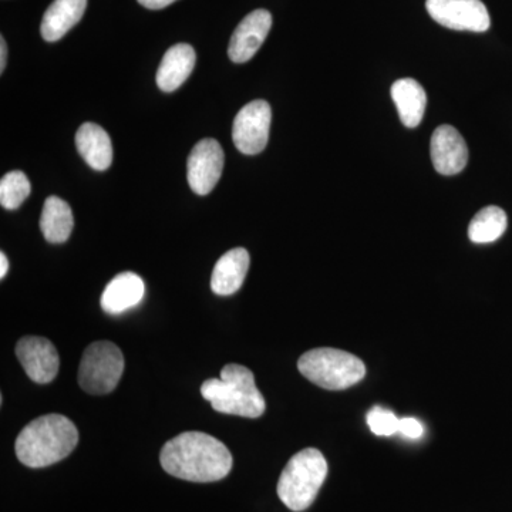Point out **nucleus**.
<instances>
[{"label":"nucleus","instance_id":"nucleus-1","mask_svg":"<svg viewBox=\"0 0 512 512\" xmlns=\"http://www.w3.org/2000/svg\"><path fill=\"white\" fill-rule=\"evenodd\" d=\"M161 467L170 476L191 483H215L231 471V451L222 441L201 431H185L164 444Z\"/></svg>","mask_w":512,"mask_h":512},{"label":"nucleus","instance_id":"nucleus-2","mask_svg":"<svg viewBox=\"0 0 512 512\" xmlns=\"http://www.w3.org/2000/svg\"><path fill=\"white\" fill-rule=\"evenodd\" d=\"M77 443L79 431L73 421L62 414H46L30 421L20 431L15 450L20 463L30 468H43L69 457Z\"/></svg>","mask_w":512,"mask_h":512},{"label":"nucleus","instance_id":"nucleus-3","mask_svg":"<svg viewBox=\"0 0 512 512\" xmlns=\"http://www.w3.org/2000/svg\"><path fill=\"white\" fill-rule=\"evenodd\" d=\"M201 394L218 413L247 419H258L265 413V399L256 387L254 373L237 363L225 366L220 379L205 380Z\"/></svg>","mask_w":512,"mask_h":512},{"label":"nucleus","instance_id":"nucleus-4","mask_svg":"<svg viewBox=\"0 0 512 512\" xmlns=\"http://www.w3.org/2000/svg\"><path fill=\"white\" fill-rule=\"evenodd\" d=\"M328 477V461L316 448H305L288 461L278 481V497L295 512L308 510Z\"/></svg>","mask_w":512,"mask_h":512},{"label":"nucleus","instance_id":"nucleus-5","mask_svg":"<svg viewBox=\"0 0 512 512\" xmlns=\"http://www.w3.org/2000/svg\"><path fill=\"white\" fill-rule=\"evenodd\" d=\"M303 377L326 390H345L366 375L365 363L349 352L319 348L303 353L298 362Z\"/></svg>","mask_w":512,"mask_h":512},{"label":"nucleus","instance_id":"nucleus-6","mask_svg":"<svg viewBox=\"0 0 512 512\" xmlns=\"http://www.w3.org/2000/svg\"><path fill=\"white\" fill-rule=\"evenodd\" d=\"M124 372V356L113 342L100 340L84 350L79 384L84 392L103 396L116 389Z\"/></svg>","mask_w":512,"mask_h":512},{"label":"nucleus","instance_id":"nucleus-7","mask_svg":"<svg viewBox=\"0 0 512 512\" xmlns=\"http://www.w3.org/2000/svg\"><path fill=\"white\" fill-rule=\"evenodd\" d=\"M272 111L268 101L254 100L242 107L232 126V140L242 154L256 156L269 140Z\"/></svg>","mask_w":512,"mask_h":512},{"label":"nucleus","instance_id":"nucleus-8","mask_svg":"<svg viewBox=\"0 0 512 512\" xmlns=\"http://www.w3.org/2000/svg\"><path fill=\"white\" fill-rule=\"evenodd\" d=\"M427 12L439 25L458 32H487L490 13L481 0H427Z\"/></svg>","mask_w":512,"mask_h":512},{"label":"nucleus","instance_id":"nucleus-9","mask_svg":"<svg viewBox=\"0 0 512 512\" xmlns=\"http://www.w3.org/2000/svg\"><path fill=\"white\" fill-rule=\"evenodd\" d=\"M224 171V150L214 138H205L192 148L187 161V178L191 190L208 195L220 181Z\"/></svg>","mask_w":512,"mask_h":512},{"label":"nucleus","instance_id":"nucleus-10","mask_svg":"<svg viewBox=\"0 0 512 512\" xmlns=\"http://www.w3.org/2000/svg\"><path fill=\"white\" fill-rule=\"evenodd\" d=\"M16 356L26 375L35 383L47 384L59 373V353L50 340L39 336H26L16 346Z\"/></svg>","mask_w":512,"mask_h":512},{"label":"nucleus","instance_id":"nucleus-11","mask_svg":"<svg viewBox=\"0 0 512 512\" xmlns=\"http://www.w3.org/2000/svg\"><path fill=\"white\" fill-rule=\"evenodd\" d=\"M272 28V15L265 9L254 10L242 19L229 42L228 56L234 63H245L264 45Z\"/></svg>","mask_w":512,"mask_h":512},{"label":"nucleus","instance_id":"nucleus-12","mask_svg":"<svg viewBox=\"0 0 512 512\" xmlns=\"http://www.w3.org/2000/svg\"><path fill=\"white\" fill-rule=\"evenodd\" d=\"M430 153L434 168L441 175L461 173L468 163L466 141L456 128L447 124L437 127L431 136Z\"/></svg>","mask_w":512,"mask_h":512},{"label":"nucleus","instance_id":"nucleus-13","mask_svg":"<svg viewBox=\"0 0 512 512\" xmlns=\"http://www.w3.org/2000/svg\"><path fill=\"white\" fill-rule=\"evenodd\" d=\"M144 292L146 286L140 276L134 272H123L111 279L106 286L100 305L109 315H120L143 301Z\"/></svg>","mask_w":512,"mask_h":512},{"label":"nucleus","instance_id":"nucleus-14","mask_svg":"<svg viewBox=\"0 0 512 512\" xmlns=\"http://www.w3.org/2000/svg\"><path fill=\"white\" fill-rule=\"evenodd\" d=\"M249 262L251 258L245 248H234L222 255L212 272V292L220 296L234 295L238 292L247 278Z\"/></svg>","mask_w":512,"mask_h":512},{"label":"nucleus","instance_id":"nucleus-15","mask_svg":"<svg viewBox=\"0 0 512 512\" xmlns=\"http://www.w3.org/2000/svg\"><path fill=\"white\" fill-rule=\"evenodd\" d=\"M194 47L187 43H178L165 52L157 70V86L165 93L175 92L185 83L194 70Z\"/></svg>","mask_w":512,"mask_h":512},{"label":"nucleus","instance_id":"nucleus-16","mask_svg":"<svg viewBox=\"0 0 512 512\" xmlns=\"http://www.w3.org/2000/svg\"><path fill=\"white\" fill-rule=\"evenodd\" d=\"M87 0H55L43 16L40 33L46 42H57L82 20Z\"/></svg>","mask_w":512,"mask_h":512},{"label":"nucleus","instance_id":"nucleus-17","mask_svg":"<svg viewBox=\"0 0 512 512\" xmlns=\"http://www.w3.org/2000/svg\"><path fill=\"white\" fill-rule=\"evenodd\" d=\"M80 156L93 170L104 171L113 161V146L109 134L94 123H84L76 134Z\"/></svg>","mask_w":512,"mask_h":512},{"label":"nucleus","instance_id":"nucleus-18","mask_svg":"<svg viewBox=\"0 0 512 512\" xmlns=\"http://www.w3.org/2000/svg\"><path fill=\"white\" fill-rule=\"evenodd\" d=\"M392 99L404 126H419L426 113L427 96L423 86L414 79H400L392 86Z\"/></svg>","mask_w":512,"mask_h":512},{"label":"nucleus","instance_id":"nucleus-19","mask_svg":"<svg viewBox=\"0 0 512 512\" xmlns=\"http://www.w3.org/2000/svg\"><path fill=\"white\" fill-rule=\"evenodd\" d=\"M74 227L72 208L59 197H49L43 205L40 229L50 244H63Z\"/></svg>","mask_w":512,"mask_h":512},{"label":"nucleus","instance_id":"nucleus-20","mask_svg":"<svg viewBox=\"0 0 512 512\" xmlns=\"http://www.w3.org/2000/svg\"><path fill=\"white\" fill-rule=\"evenodd\" d=\"M507 224V214L503 208L490 205V207L483 208L471 220L470 227H468V238L474 244H490V242L503 237Z\"/></svg>","mask_w":512,"mask_h":512},{"label":"nucleus","instance_id":"nucleus-21","mask_svg":"<svg viewBox=\"0 0 512 512\" xmlns=\"http://www.w3.org/2000/svg\"><path fill=\"white\" fill-rule=\"evenodd\" d=\"M32 187L29 178L22 171H10L0 181V204L6 210H18L29 197Z\"/></svg>","mask_w":512,"mask_h":512},{"label":"nucleus","instance_id":"nucleus-22","mask_svg":"<svg viewBox=\"0 0 512 512\" xmlns=\"http://www.w3.org/2000/svg\"><path fill=\"white\" fill-rule=\"evenodd\" d=\"M366 419L370 430H372L376 436L389 437L399 433V417L393 412H390V410L383 409V407H373V409L367 413Z\"/></svg>","mask_w":512,"mask_h":512},{"label":"nucleus","instance_id":"nucleus-23","mask_svg":"<svg viewBox=\"0 0 512 512\" xmlns=\"http://www.w3.org/2000/svg\"><path fill=\"white\" fill-rule=\"evenodd\" d=\"M399 433L407 439L416 440L423 436L424 429L419 420L406 417V419H400Z\"/></svg>","mask_w":512,"mask_h":512},{"label":"nucleus","instance_id":"nucleus-24","mask_svg":"<svg viewBox=\"0 0 512 512\" xmlns=\"http://www.w3.org/2000/svg\"><path fill=\"white\" fill-rule=\"evenodd\" d=\"M141 6L150 10H160L167 8V6L173 5L177 0H137Z\"/></svg>","mask_w":512,"mask_h":512},{"label":"nucleus","instance_id":"nucleus-25","mask_svg":"<svg viewBox=\"0 0 512 512\" xmlns=\"http://www.w3.org/2000/svg\"><path fill=\"white\" fill-rule=\"evenodd\" d=\"M6 56H8V47L3 37H0V73L5 72Z\"/></svg>","mask_w":512,"mask_h":512},{"label":"nucleus","instance_id":"nucleus-26","mask_svg":"<svg viewBox=\"0 0 512 512\" xmlns=\"http://www.w3.org/2000/svg\"><path fill=\"white\" fill-rule=\"evenodd\" d=\"M9 269V261L8 258H6V255L0 254V278H5L6 274H8Z\"/></svg>","mask_w":512,"mask_h":512}]
</instances>
